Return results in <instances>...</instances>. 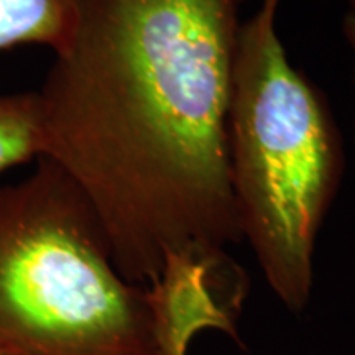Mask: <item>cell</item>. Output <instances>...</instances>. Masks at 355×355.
<instances>
[{"instance_id":"3957f363","label":"cell","mask_w":355,"mask_h":355,"mask_svg":"<svg viewBox=\"0 0 355 355\" xmlns=\"http://www.w3.org/2000/svg\"><path fill=\"white\" fill-rule=\"evenodd\" d=\"M0 354L168 355L148 288L122 277L86 198L46 158L0 186Z\"/></svg>"},{"instance_id":"5b68a950","label":"cell","mask_w":355,"mask_h":355,"mask_svg":"<svg viewBox=\"0 0 355 355\" xmlns=\"http://www.w3.org/2000/svg\"><path fill=\"white\" fill-rule=\"evenodd\" d=\"M79 0H0V51L20 44L64 50L76 33Z\"/></svg>"},{"instance_id":"ba28073f","label":"cell","mask_w":355,"mask_h":355,"mask_svg":"<svg viewBox=\"0 0 355 355\" xmlns=\"http://www.w3.org/2000/svg\"><path fill=\"white\" fill-rule=\"evenodd\" d=\"M349 8H354L355 10V0H349Z\"/></svg>"},{"instance_id":"8992f818","label":"cell","mask_w":355,"mask_h":355,"mask_svg":"<svg viewBox=\"0 0 355 355\" xmlns=\"http://www.w3.org/2000/svg\"><path fill=\"white\" fill-rule=\"evenodd\" d=\"M42 128L37 92L0 96V173L40 158Z\"/></svg>"},{"instance_id":"9c48e42d","label":"cell","mask_w":355,"mask_h":355,"mask_svg":"<svg viewBox=\"0 0 355 355\" xmlns=\"http://www.w3.org/2000/svg\"><path fill=\"white\" fill-rule=\"evenodd\" d=\"M0 355H3V354H0Z\"/></svg>"},{"instance_id":"277c9868","label":"cell","mask_w":355,"mask_h":355,"mask_svg":"<svg viewBox=\"0 0 355 355\" xmlns=\"http://www.w3.org/2000/svg\"><path fill=\"white\" fill-rule=\"evenodd\" d=\"M146 288L168 355H186L189 340L202 329L235 337L247 279L225 250L173 252Z\"/></svg>"},{"instance_id":"6da1fadb","label":"cell","mask_w":355,"mask_h":355,"mask_svg":"<svg viewBox=\"0 0 355 355\" xmlns=\"http://www.w3.org/2000/svg\"><path fill=\"white\" fill-rule=\"evenodd\" d=\"M239 2L79 0L37 92L40 158L81 191L133 285L173 252L242 241L227 130Z\"/></svg>"},{"instance_id":"52a82bcc","label":"cell","mask_w":355,"mask_h":355,"mask_svg":"<svg viewBox=\"0 0 355 355\" xmlns=\"http://www.w3.org/2000/svg\"><path fill=\"white\" fill-rule=\"evenodd\" d=\"M343 32H344V38L347 40L350 50L354 53V60H355V10L354 8H349L345 12L344 20H343ZM354 81H355V71H354Z\"/></svg>"},{"instance_id":"7a4b0ae2","label":"cell","mask_w":355,"mask_h":355,"mask_svg":"<svg viewBox=\"0 0 355 355\" xmlns=\"http://www.w3.org/2000/svg\"><path fill=\"white\" fill-rule=\"evenodd\" d=\"M279 0L239 25L229 102L230 184L242 239L293 313L309 303L313 257L344 173L329 105L288 60Z\"/></svg>"}]
</instances>
